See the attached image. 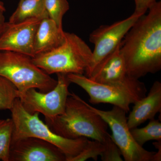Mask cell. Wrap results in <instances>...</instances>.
<instances>
[{
  "mask_svg": "<svg viewBox=\"0 0 161 161\" xmlns=\"http://www.w3.org/2000/svg\"><path fill=\"white\" fill-rule=\"evenodd\" d=\"M104 150V146L102 142L95 140H89L81 152L70 161H85L90 158L97 161L98 157L101 155Z\"/></svg>",
  "mask_w": 161,
  "mask_h": 161,
  "instance_id": "cell-20",
  "label": "cell"
},
{
  "mask_svg": "<svg viewBox=\"0 0 161 161\" xmlns=\"http://www.w3.org/2000/svg\"><path fill=\"white\" fill-rule=\"evenodd\" d=\"M42 20L29 19L15 23L6 22L0 34V51L16 52L34 58L35 35Z\"/></svg>",
  "mask_w": 161,
  "mask_h": 161,
  "instance_id": "cell-10",
  "label": "cell"
},
{
  "mask_svg": "<svg viewBox=\"0 0 161 161\" xmlns=\"http://www.w3.org/2000/svg\"><path fill=\"white\" fill-rule=\"evenodd\" d=\"M0 75L13 83L20 93L31 88L48 92L57 84V80L34 63L32 58L16 52L0 51Z\"/></svg>",
  "mask_w": 161,
  "mask_h": 161,
  "instance_id": "cell-6",
  "label": "cell"
},
{
  "mask_svg": "<svg viewBox=\"0 0 161 161\" xmlns=\"http://www.w3.org/2000/svg\"><path fill=\"white\" fill-rule=\"evenodd\" d=\"M5 11L6 10L5 9H0V34L3 31L5 23L6 22L5 14H4Z\"/></svg>",
  "mask_w": 161,
  "mask_h": 161,
  "instance_id": "cell-24",
  "label": "cell"
},
{
  "mask_svg": "<svg viewBox=\"0 0 161 161\" xmlns=\"http://www.w3.org/2000/svg\"><path fill=\"white\" fill-rule=\"evenodd\" d=\"M0 9H5L6 10L5 6H4V4L2 1H0Z\"/></svg>",
  "mask_w": 161,
  "mask_h": 161,
  "instance_id": "cell-25",
  "label": "cell"
},
{
  "mask_svg": "<svg viewBox=\"0 0 161 161\" xmlns=\"http://www.w3.org/2000/svg\"><path fill=\"white\" fill-rule=\"evenodd\" d=\"M134 106L127 118V124L130 130L154 118L161 112V83L155 81L149 93L133 104Z\"/></svg>",
  "mask_w": 161,
  "mask_h": 161,
  "instance_id": "cell-12",
  "label": "cell"
},
{
  "mask_svg": "<svg viewBox=\"0 0 161 161\" xmlns=\"http://www.w3.org/2000/svg\"><path fill=\"white\" fill-rule=\"evenodd\" d=\"M57 75V85L49 92L31 88L20 93L19 98L26 112L30 114L41 113L45 118H53L63 114L69 95V86L71 83L66 74Z\"/></svg>",
  "mask_w": 161,
  "mask_h": 161,
  "instance_id": "cell-8",
  "label": "cell"
},
{
  "mask_svg": "<svg viewBox=\"0 0 161 161\" xmlns=\"http://www.w3.org/2000/svg\"><path fill=\"white\" fill-rule=\"evenodd\" d=\"M45 121L53 132L70 139L86 137L103 142L108 133L103 119L74 92L69 93L63 114Z\"/></svg>",
  "mask_w": 161,
  "mask_h": 161,
  "instance_id": "cell-2",
  "label": "cell"
},
{
  "mask_svg": "<svg viewBox=\"0 0 161 161\" xmlns=\"http://www.w3.org/2000/svg\"><path fill=\"white\" fill-rule=\"evenodd\" d=\"M71 83L83 89L89 96L92 104L108 103L124 110L130 111V106L146 95L145 84L139 79L128 77L119 83L108 84L98 83L83 75H67Z\"/></svg>",
  "mask_w": 161,
  "mask_h": 161,
  "instance_id": "cell-5",
  "label": "cell"
},
{
  "mask_svg": "<svg viewBox=\"0 0 161 161\" xmlns=\"http://www.w3.org/2000/svg\"><path fill=\"white\" fill-rule=\"evenodd\" d=\"M19 95L20 92L15 86L0 75V110H11Z\"/></svg>",
  "mask_w": 161,
  "mask_h": 161,
  "instance_id": "cell-17",
  "label": "cell"
},
{
  "mask_svg": "<svg viewBox=\"0 0 161 161\" xmlns=\"http://www.w3.org/2000/svg\"><path fill=\"white\" fill-rule=\"evenodd\" d=\"M120 46L121 44L103 60L88 78L98 83L108 84L119 83L125 80L129 76L125 58L120 52Z\"/></svg>",
  "mask_w": 161,
  "mask_h": 161,
  "instance_id": "cell-13",
  "label": "cell"
},
{
  "mask_svg": "<svg viewBox=\"0 0 161 161\" xmlns=\"http://www.w3.org/2000/svg\"><path fill=\"white\" fill-rule=\"evenodd\" d=\"M49 18L53 20L59 27L63 28L64 15L69 9L67 0H43Z\"/></svg>",
  "mask_w": 161,
  "mask_h": 161,
  "instance_id": "cell-19",
  "label": "cell"
},
{
  "mask_svg": "<svg viewBox=\"0 0 161 161\" xmlns=\"http://www.w3.org/2000/svg\"><path fill=\"white\" fill-rule=\"evenodd\" d=\"M136 21L124 37L120 52L127 75L139 79L161 69V2Z\"/></svg>",
  "mask_w": 161,
  "mask_h": 161,
  "instance_id": "cell-1",
  "label": "cell"
},
{
  "mask_svg": "<svg viewBox=\"0 0 161 161\" xmlns=\"http://www.w3.org/2000/svg\"><path fill=\"white\" fill-rule=\"evenodd\" d=\"M13 123L11 119H0V160L9 161Z\"/></svg>",
  "mask_w": 161,
  "mask_h": 161,
  "instance_id": "cell-18",
  "label": "cell"
},
{
  "mask_svg": "<svg viewBox=\"0 0 161 161\" xmlns=\"http://www.w3.org/2000/svg\"><path fill=\"white\" fill-rule=\"evenodd\" d=\"M92 51L80 37L73 33L64 34L60 46L32 58L33 62L48 75H83L92 61Z\"/></svg>",
  "mask_w": 161,
  "mask_h": 161,
  "instance_id": "cell-3",
  "label": "cell"
},
{
  "mask_svg": "<svg viewBox=\"0 0 161 161\" xmlns=\"http://www.w3.org/2000/svg\"><path fill=\"white\" fill-rule=\"evenodd\" d=\"M64 34L63 28L59 27L50 18L43 19L35 35V57L50 51L60 46L64 41Z\"/></svg>",
  "mask_w": 161,
  "mask_h": 161,
  "instance_id": "cell-14",
  "label": "cell"
},
{
  "mask_svg": "<svg viewBox=\"0 0 161 161\" xmlns=\"http://www.w3.org/2000/svg\"><path fill=\"white\" fill-rule=\"evenodd\" d=\"M49 18L43 0H20L17 9L9 18L8 23H15L32 19Z\"/></svg>",
  "mask_w": 161,
  "mask_h": 161,
  "instance_id": "cell-15",
  "label": "cell"
},
{
  "mask_svg": "<svg viewBox=\"0 0 161 161\" xmlns=\"http://www.w3.org/2000/svg\"><path fill=\"white\" fill-rule=\"evenodd\" d=\"M9 161H66V157L53 144L26 137L11 142Z\"/></svg>",
  "mask_w": 161,
  "mask_h": 161,
  "instance_id": "cell-11",
  "label": "cell"
},
{
  "mask_svg": "<svg viewBox=\"0 0 161 161\" xmlns=\"http://www.w3.org/2000/svg\"><path fill=\"white\" fill-rule=\"evenodd\" d=\"M135 8L133 14L140 17L147 12L157 2L156 0H134Z\"/></svg>",
  "mask_w": 161,
  "mask_h": 161,
  "instance_id": "cell-22",
  "label": "cell"
},
{
  "mask_svg": "<svg viewBox=\"0 0 161 161\" xmlns=\"http://www.w3.org/2000/svg\"><path fill=\"white\" fill-rule=\"evenodd\" d=\"M87 105L100 115L112 131L111 138L117 145L125 161H153L155 152L146 150L132 137L127 124L126 112L113 106L109 111L98 109L87 103Z\"/></svg>",
  "mask_w": 161,
  "mask_h": 161,
  "instance_id": "cell-7",
  "label": "cell"
},
{
  "mask_svg": "<svg viewBox=\"0 0 161 161\" xmlns=\"http://www.w3.org/2000/svg\"><path fill=\"white\" fill-rule=\"evenodd\" d=\"M140 17L132 14L125 19L109 25H102L90 35L91 43L94 45L92 61L86 71L89 77L92 72L103 60L120 45L127 33Z\"/></svg>",
  "mask_w": 161,
  "mask_h": 161,
  "instance_id": "cell-9",
  "label": "cell"
},
{
  "mask_svg": "<svg viewBox=\"0 0 161 161\" xmlns=\"http://www.w3.org/2000/svg\"><path fill=\"white\" fill-rule=\"evenodd\" d=\"M156 149H157V152H156L153 156V161H160L161 160V141H157L153 143Z\"/></svg>",
  "mask_w": 161,
  "mask_h": 161,
  "instance_id": "cell-23",
  "label": "cell"
},
{
  "mask_svg": "<svg viewBox=\"0 0 161 161\" xmlns=\"http://www.w3.org/2000/svg\"><path fill=\"white\" fill-rule=\"evenodd\" d=\"M10 111L14 125L11 142L26 137L41 139L58 147L65 155L66 161H70L81 152L89 141L86 137L70 139L56 134L40 119L39 113L26 112L19 98Z\"/></svg>",
  "mask_w": 161,
  "mask_h": 161,
  "instance_id": "cell-4",
  "label": "cell"
},
{
  "mask_svg": "<svg viewBox=\"0 0 161 161\" xmlns=\"http://www.w3.org/2000/svg\"><path fill=\"white\" fill-rule=\"evenodd\" d=\"M130 131L136 142L142 147L150 141H161V123L158 119H152L146 126L136 127Z\"/></svg>",
  "mask_w": 161,
  "mask_h": 161,
  "instance_id": "cell-16",
  "label": "cell"
},
{
  "mask_svg": "<svg viewBox=\"0 0 161 161\" xmlns=\"http://www.w3.org/2000/svg\"><path fill=\"white\" fill-rule=\"evenodd\" d=\"M104 146V150L100 156L103 161H123L122 153L117 145L113 142L108 133L102 142Z\"/></svg>",
  "mask_w": 161,
  "mask_h": 161,
  "instance_id": "cell-21",
  "label": "cell"
}]
</instances>
